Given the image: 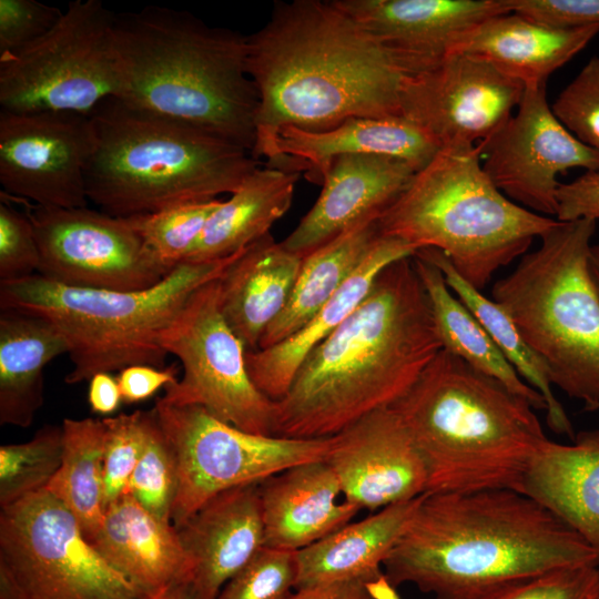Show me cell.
<instances>
[{
	"label": "cell",
	"mask_w": 599,
	"mask_h": 599,
	"mask_svg": "<svg viewBox=\"0 0 599 599\" xmlns=\"http://www.w3.org/2000/svg\"><path fill=\"white\" fill-rule=\"evenodd\" d=\"M599 555L550 510L515 489L426 493L383 562L393 586L468 599Z\"/></svg>",
	"instance_id": "cell-3"
},
{
	"label": "cell",
	"mask_w": 599,
	"mask_h": 599,
	"mask_svg": "<svg viewBox=\"0 0 599 599\" xmlns=\"http://www.w3.org/2000/svg\"><path fill=\"white\" fill-rule=\"evenodd\" d=\"M105 425L103 454L104 508L126 494L130 478L142 456L146 441L145 410L103 418Z\"/></svg>",
	"instance_id": "cell-39"
},
{
	"label": "cell",
	"mask_w": 599,
	"mask_h": 599,
	"mask_svg": "<svg viewBox=\"0 0 599 599\" xmlns=\"http://www.w3.org/2000/svg\"><path fill=\"white\" fill-rule=\"evenodd\" d=\"M179 374L177 365L164 368L151 365H131L120 370L116 376L123 402L141 403L151 398L158 390L175 383Z\"/></svg>",
	"instance_id": "cell-47"
},
{
	"label": "cell",
	"mask_w": 599,
	"mask_h": 599,
	"mask_svg": "<svg viewBox=\"0 0 599 599\" xmlns=\"http://www.w3.org/2000/svg\"><path fill=\"white\" fill-rule=\"evenodd\" d=\"M47 489L1 507L0 599H141Z\"/></svg>",
	"instance_id": "cell-11"
},
{
	"label": "cell",
	"mask_w": 599,
	"mask_h": 599,
	"mask_svg": "<svg viewBox=\"0 0 599 599\" xmlns=\"http://www.w3.org/2000/svg\"><path fill=\"white\" fill-rule=\"evenodd\" d=\"M414 255L440 270L450 291L478 319L518 375L542 396L547 406L546 422L549 428L572 440L576 433L552 392V384L544 363L525 342L506 309L467 283L440 251L427 247L417 250Z\"/></svg>",
	"instance_id": "cell-34"
},
{
	"label": "cell",
	"mask_w": 599,
	"mask_h": 599,
	"mask_svg": "<svg viewBox=\"0 0 599 599\" xmlns=\"http://www.w3.org/2000/svg\"><path fill=\"white\" fill-rule=\"evenodd\" d=\"M443 349L413 256L385 267L358 307L303 361L274 402L272 435L332 437L390 407Z\"/></svg>",
	"instance_id": "cell-2"
},
{
	"label": "cell",
	"mask_w": 599,
	"mask_h": 599,
	"mask_svg": "<svg viewBox=\"0 0 599 599\" xmlns=\"http://www.w3.org/2000/svg\"><path fill=\"white\" fill-rule=\"evenodd\" d=\"M416 169L382 154L333 160L311 210L281 243L302 258L359 222L379 217L407 187Z\"/></svg>",
	"instance_id": "cell-20"
},
{
	"label": "cell",
	"mask_w": 599,
	"mask_h": 599,
	"mask_svg": "<svg viewBox=\"0 0 599 599\" xmlns=\"http://www.w3.org/2000/svg\"><path fill=\"white\" fill-rule=\"evenodd\" d=\"M114 19L99 0H75L44 35L0 55L1 111L90 115L105 100L120 98Z\"/></svg>",
	"instance_id": "cell-10"
},
{
	"label": "cell",
	"mask_w": 599,
	"mask_h": 599,
	"mask_svg": "<svg viewBox=\"0 0 599 599\" xmlns=\"http://www.w3.org/2000/svg\"><path fill=\"white\" fill-rule=\"evenodd\" d=\"M377 220L359 222L303 257L288 303L264 332L258 349L296 333L336 294L379 237Z\"/></svg>",
	"instance_id": "cell-32"
},
{
	"label": "cell",
	"mask_w": 599,
	"mask_h": 599,
	"mask_svg": "<svg viewBox=\"0 0 599 599\" xmlns=\"http://www.w3.org/2000/svg\"><path fill=\"white\" fill-rule=\"evenodd\" d=\"M551 110L577 139L599 150V57H592L567 84Z\"/></svg>",
	"instance_id": "cell-42"
},
{
	"label": "cell",
	"mask_w": 599,
	"mask_h": 599,
	"mask_svg": "<svg viewBox=\"0 0 599 599\" xmlns=\"http://www.w3.org/2000/svg\"><path fill=\"white\" fill-rule=\"evenodd\" d=\"M0 311V424L28 428L43 405L44 367L69 347L50 321Z\"/></svg>",
	"instance_id": "cell-30"
},
{
	"label": "cell",
	"mask_w": 599,
	"mask_h": 599,
	"mask_svg": "<svg viewBox=\"0 0 599 599\" xmlns=\"http://www.w3.org/2000/svg\"><path fill=\"white\" fill-rule=\"evenodd\" d=\"M39 266L40 251L31 220L1 195L0 283L33 276Z\"/></svg>",
	"instance_id": "cell-43"
},
{
	"label": "cell",
	"mask_w": 599,
	"mask_h": 599,
	"mask_svg": "<svg viewBox=\"0 0 599 599\" xmlns=\"http://www.w3.org/2000/svg\"><path fill=\"white\" fill-rule=\"evenodd\" d=\"M598 33L599 26L554 29L509 12L489 18L468 31L449 54L485 61L525 88L539 87L546 85L551 73Z\"/></svg>",
	"instance_id": "cell-26"
},
{
	"label": "cell",
	"mask_w": 599,
	"mask_h": 599,
	"mask_svg": "<svg viewBox=\"0 0 599 599\" xmlns=\"http://www.w3.org/2000/svg\"><path fill=\"white\" fill-rule=\"evenodd\" d=\"M494 185L525 209L556 217L557 176L573 167L599 171V150L577 139L554 114L546 85L526 87L516 112L478 143Z\"/></svg>",
	"instance_id": "cell-15"
},
{
	"label": "cell",
	"mask_w": 599,
	"mask_h": 599,
	"mask_svg": "<svg viewBox=\"0 0 599 599\" xmlns=\"http://www.w3.org/2000/svg\"><path fill=\"white\" fill-rule=\"evenodd\" d=\"M556 220H599V171H586L569 183H560L557 191Z\"/></svg>",
	"instance_id": "cell-46"
},
{
	"label": "cell",
	"mask_w": 599,
	"mask_h": 599,
	"mask_svg": "<svg viewBox=\"0 0 599 599\" xmlns=\"http://www.w3.org/2000/svg\"><path fill=\"white\" fill-rule=\"evenodd\" d=\"M599 599V598H598Z\"/></svg>",
	"instance_id": "cell-52"
},
{
	"label": "cell",
	"mask_w": 599,
	"mask_h": 599,
	"mask_svg": "<svg viewBox=\"0 0 599 599\" xmlns=\"http://www.w3.org/2000/svg\"><path fill=\"white\" fill-rule=\"evenodd\" d=\"M377 582L361 579L322 582L296 589L286 599H379L375 589Z\"/></svg>",
	"instance_id": "cell-48"
},
{
	"label": "cell",
	"mask_w": 599,
	"mask_h": 599,
	"mask_svg": "<svg viewBox=\"0 0 599 599\" xmlns=\"http://www.w3.org/2000/svg\"><path fill=\"white\" fill-rule=\"evenodd\" d=\"M413 74L445 59L468 31L509 13L508 0H333Z\"/></svg>",
	"instance_id": "cell-19"
},
{
	"label": "cell",
	"mask_w": 599,
	"mask_h": 599,
	"mask_svg": "<svg viewBox=\"0 0 599 599\" xmlns=\"http://www.w3.org/2000/svg\"><path fill=\"white\" fill-rule=\"evenodd\" d=\"M90 542L145 595L189 585V561L176 528L156 519L128 493L106 507Z\"/></svg>",
	"instance_id": "cell-25"
},
{
	"label": "cell",
	"mask_w": 599,
	"mask_h": 599,
	"mask_svg": "<svg viewBox=\"0 0 599 599\" xmlns=\"http://www.w3.org/2000/svg\"><path fill=\"white\" fill-rule=\"evenodd\" d=\"M525 85L489 63L449 54L437 64L405 74L399 114L440 149L493 136L517 109Z\"/></svg>",
	"instance_id": "cell-16"
},
{
	"label": "cell",
	"mask_w": 599,
	"mask_h": 599,
	"mask_svg": "<svg viewBox=\"0 0 599 599\" xmlns=\"http://www.w3.org/2000/svg\"><path fill=\"white\" fill-rule=\"evenodd\" d=\"M296 551L262 547L216 599H286L296 586Z\"/></svg>",
	"instance_id": "cell-40"
},
{
	"label": "cell",
	"mask_w": 599,
	"mask_h": 599,
	"mask_svg": "<svg viewBox=\"0 0 599 599\" xmlns=\"http://www.w3.org/2000/svg\"><path fill=\"white\" fill-rule=\"evenodd\" d=\"M390 408L424 460L430 494L518 490L548 440L528 400L445 348Z\"/></svg>",
	"instance_id": "cell-5"
},
{
	"label": "cell",
	"mask_w": 599,
	"mask_h": 599,
	"mask_svg": "<svg viewBox=\"0 0 599 599\" xmlns=\"http://www.w3.org/2000/svg\"><path fill=\"white\" fill-rule=\"evenodd\" d=\"M123 402L116 377L101 372L89 380L88 403L94 414L111 417Z\"/></svg>",
	"instance_id": "cell-49"
},
{
	"label": "cell",
	"mask_w": 599,
	"mask_h": 599,
	"mask_svg": "<svg viewBox=\"0 0 599 599\" xmlns=\"http://www.w3.org/2000/svg\"><path fill=\"white\" fill-rule=\"evenodd\" d=\"M415 252L398 238L379 235L352 276L301 329L273 346L246 352L247 369L258 390L273 402L280 400L305 357L358 307L378 274Z\"/></svg>",
	"instance_id": "cell-24"
},
{
	"label": "cell",
	"mask_w": 599,
	"mask_h": 599,
	"mask_svg": "<svg viewBox=\"0 0 599 599\" xmlns=\"http://www.w3.org/2000/svg\"><path fill=\"white\" fill-rule=\"evenodd\" d=\"M40 251L38 274L68 286L143 291L173 268L149 250L131 217L23 200Z\"/></svg>",
	"instance_id": "cell-14"
},
{
	"label": "cell",
	"mask_w": 599,
	"mask_h": 599,
	"mask_svg": "<svg viewBox=\"0 0 599 599\" xmlns=\"http://www.w3.org/2000/svg\"><path fill=\"white\" fill-rule=\"evenodd\" d=\"M275 167L306 172L309 181L322 184L334 159L346 154H382L402 159L418 172L440 146L407 119L352 118L319 132L283 126L275 143ZM268 165V164H267Z\"/></svg>",
	"instance_id": "cell-22"
},
{
	"label": "cell",
	"mask_w": 599,
	"mask_h": 599,
	"mask_svg": "<svg viewBox=\"0 0 599 599\" xmlns=\"http://www.w3.org/2000/svg\"><path fill=\"white\" fill-rule=\"evenodd\" d=\"M141 599H194L189 585L175 583L159 592L144 595Z\"/></svg>",
	"instance_id": "cell-50"
},
{
	"label": "cell",
	"mask_w": 599,
	"mask_h": 599,
	"mask_svg": "<svg viewBox=\"0 0 599 599\" xmlns=\"http://www.w3.org/2000/svg\"><path fill=\"white\" fill-rule=\"evenodd\" d=\"M62 13L35 0H0V55L14 53L44 35Z\"/></svg>",
	"instance_id": "cell-44"
},
{
	"label": "cell",
	"mask_w": 599,
	"mask_h": 599,
	"mask_svg": "<svg viewBox=\"0 0 599 599\" xmlns=\"http://www.w3.org/2000/svg\"><path fill=\"white\" fill-rule=\"evenodd\" d=\"M94 146L89 115L0 111L1 192L40 206L87 207Z\"/></svg>",
	"instance_id": "cell-17"
},
{
	"label": "cell",
	"mask_w": 599,
	"mask_h": 599,
	"mask_svg": "<svg viewBox=\"0 0 599 599\" xmlns=\"http://www.w3.org/2000/svg\"><path fill=\"white\" fill-rule=\"evenodd\" d=\"M113 35L116 99L252 152L258 95L246 71L247 37L159 6L115 13Z\"/></svg>",
	"instance_id": "cell-4"
},
{
	"label": "cell",
	"mask_w": 599,
	"mask_h": 599,
	"mask_svg": "<svg viewBox=\"0 0 599 599\" xmlns=\"http://www.w3.org/2000/svg\"><path fill=\"white\" fill-rule=\"evenodd\" d=\"M589 268L592 282L599 295V244L591 246L589 254Z\"/></svg>",
	"instance_id": "cell-51"
},
{
	"label": "cell",
	"mask_w": 599,
	"mask_h": 599,
	"mask_svg": "<svg viewBox=\"0 0 599 599\" xmlns=\"http://www.w3.org/2000/svg\"><path fill=\"white\" fill-rule=\"evenodd\" d=\"M413 260L427 293L443 348L499 380L528 400L534 409L546 410L542 396L518 375L478 319L453 294L440 270L416 255Z\"/></svg>",
	"instance_id": "cell-33"
},
{
	"label": "cell",
	"mask_w": 599,
	"mask_h": 599,
	"mask_svg": "<svg viewBox=\"0 0 599 599\" xmlns=\"http://www.w3.org/2000/svg\"><path fill=\"white\" fill-rule=\"evenodd\" d=\"M63 454L62 425H44L28 441L0 446V507L45 489Z\"/></svg>",
	"instance_id": "cell-36"
},
{
	"label": "cell",
	"mask_w": 599,
	"mask_h": 599,
	"mask_svg": "<svg viewBox=\"0 0 599 599\" xmlns=\"http://www.w3.org/2000/svg\"><path fill=\"white\" fill-rule=\"evenodd\" d=\"M303 258L272 234L248 245L220 277L222 314L246 348L258 349L288 303Z\"/></svg>",
	"instance_id": "cell-28"
},
{
	"label": "cell",
	"mask_w": 599,
	"mask_h": 599,
	"mask_svg": "<svg viewBox=\"0 0 599 599\" xmlns=\"http://www.w3.org/2000/svg\"><path fill=\"white\" fill-rule=\"evenodd\" d=\"M424 495L384 507L359 521L348 522L315 544L297 550L295 590L337 580L377 582L385 578L383 562Z\"/></svg>",
	"instance_id": "cell-29"
},
{
	"label": "cell",
	"mask_w": 599,
	"mask_h": 599,
	"mask_svg": "<svg viewBox=\"0 0 599 599\" xmlns=\"http://www.w3.org/2000/svg\"><path fill=\"white\" fill-rule=\"evenodd\" d=\"M264 547L297 551L335 532L361 510L344 500L325 460L304 463L258 484Z\"/></svg>",
	"instance_id": "cell-23"
},
{
	"label": "cell",
	"mask_w": 599,
	"mask_h": 599,
	"mask_svg": "<svg viewBox=\"0 0 599 599\" xmlns=\"http://www.w3.org/2000/svg\"><path fill=\"white\" fill-rule=\"evenodd\" d=\"M89 116L95 146L85 169L87 194L112 216L232 194L261 165L236 144L116 98Z\"/></svg>",
	"instance_id": "cell-6"
},
{
	"label": "cell",
	"mask_w": 599,
	"mask_h": 599,
	"mask_svg": "<svg viewBox=\"0 0 599 599\" xmlns=\"http://www.w3.org/2000/svg\"><path fill=\"white\" fill-rule=\"evenodd\" d=\"M244 250L224 258L183 262L143 291L74 287L35 274L0 283V309L43 317L60 331L72 364L67 384L131 365L164 368L169 354L160 344L162 332L190 297L221 277Z\"/></svg>",
	"instance_id": "cell-8"
},
{
	"label": "cell",
	"mask_w": 599,
	"mask_h": 599,
	"mask_svg": "<svg viewBox=\"0 0 599 599\" xmlns=\"http://www.w3.org/2000/svg\"><path fill=\"white\" fill-rule=\"evenodd\" d=\"M62 428V460L45 489L72 512L90 541L99 531L105 512V425L103 419L64 418Z\"/></svg>",
	"instance_id": "cell-35"
},
{
	"label": "cell",
	"mask_w": 599,
	"mask_h": 599,
	"mask_svg": "<svg viewBox=\"0 0 599 599\" xmlns=\"http://www.w3.org/2000/svg\"><path fill=\"white\" fill-rule=\"evenodd\" d=\"M511 12L554 29L599 26V0H508Z\"/></svg>",
	"instance_id": "cell-45"
},
{
	"label": "cell",
	"mask_w": 599,
	"mask_h": 599,
	"mask_svg": "<svg viewBox=\"0 0 599 599\" xmlns=\"http://www.w3.org/2000/svg\"><path fill=\"white\" fill-rule=\"evenodd\" d=\"M153 409L176 460L174 527L220 493L260 484L300 464L324 460L332 444V437L251 434L195 405H173L158 398Z\"/></svg>",
	"instance_id": "cell-12"
},
{
	"label": "cell",
	"mask_w": 599,
	"mask_h": 599,
	"mask_svg": "<svg viewBox=\"0 0 599 599\" xmlns=\"http://www.w3.org/2000/svg\"><path fill=\"white\" fill-rule=\"evenodd\" d=\"M221 203L219 199L189 202L130 217L149 250L165 266L174 268L189 258L207 220Z\"/></svg>",
	"instance_id": "cell-38"
},
{
	"label": "cell",
	"mask_w": 599,
	"mask_h": 599,
	"mask_svg": "<svg viewBox=\"0 0 599 599\" xmlns=\"http://www.w3.org/2000/svg\"><path fill=\"white\" fill-rule=\"evenodd\" d=\"M246 71L258 95L251 154L268 165L283 126L319 132L352 118L400 115L403 69L333 0L275 1L247 35Z\"/></svg>",
	"instance_id": "cell-1"
},
{
	"label": "cell",
	"mask_w": 599,
	"mask_h": 599,
	"mask_svg": "<svg viewBox=\"0 0 599 599\" xmlns=\"http://www.w3.org/2000/svg\"><path fill=\"white\" fill-rule=\"evenodd\" d=\"M160 344L183 375L160 399L195 405L241 430L272 435L274 402L253 383L246 348L220 307V277L201 286L162 332Z\"/></svg>",
	"instance_id": "cell-13"
},
{
	"label": "cell",
	"mask_w": 599,
	"mask_h": 599,
	"mask_svg": "<svg viewBox=\"0 0 599 599\" xmlns=\"http://www.w3.org/2000/svg\"><path fill=\"white\" fill-rule=\"evenodd\" d=\"M597 221L557 223L491 290L552 386L599 409V295L589 268Z\"/></svg>",
	"instance_id": "cell-9"
},
{
	"label": "cell",
	"mask_w": 599,
	"mask_h": 599,
	"mask_svg": "<svg viewBox=\"0 0 599 599\" xmlns=\"http://www.w3.org/2000/svg\"><path fill=\"white\" fill-rule=\"evenodd\" d=\"M518 491L550 510L599 555V428L576 434L567 445L548 439Z\"/></svg>",
	"instance_id": "cell-27"
},
{
	"label": "cell",
	"mask_w": 599,
	"mask_h": 599,
	"mask_svg": "<svg viewBox=\"0 0 599 599\" xmlns=\"http://www.w3.org/2000/svg\"><path fill=\"white\" fill-rule=\"evenodd\" d=\"M324 460L345 500L359 509L379 510L427 493L424 460L390 407L374 410L332 436Z\"/></svg>",
	"instance_id": "cell-18"
},
{
	"label": "cell",
	"mask_w": 599,
	"mask_h": 599,
	"mask_svg": "<svg viewBox=\"0 0 599 599\" xmlns=\"http://www.w3.org/2000/svg\"><path fill=\"white\" fill-rule=\"evenodd\" d=\"M145 447L126 493L156 519L172 525L179 485L176 460L153 408L145 410Z\"/></svg>",
	"instance_id": "cell-37"
},
{
	"label": "cell",
	"mask_w": 599,
	"mask_h": 599,
	"mask_svg": "<svg viewBox=\"0 0 599 599\" xmlns=\"http://www.w3.org/2000/svg\"><path fill=\"white\" fill-rule=\"evenodd\" d=\"M300 175L267 164L256 167L210 216L185 262L224 258L270 234L290 210Z\"/></svg>",
	"instance_id": "cell-31"
},
{
	"label": "cell",
	"mask_w": 599,
	"mask_h": 599,
	"mask_svg": "<svg viewBox=\"0 0 599 599\" xmlns=\"http://www.w3.org/2000/svg\"><path fill=\"white\" fill-rule=\"evenodd\" d=\"M475 144L441 148L377 220L379 234L415 251L436 248L483 291L557 223L502 194L485 173Z\"/></svg>",
	"instance_id": "cell-7"
},
{
	"label": "cell",
	"mask_w": 599,
	"mask_h": 599,
	"mask_svg": "<svg viewBox=\"0 0 599 599\" xmlns=\"http://www.w3.org/2000/svg\"><path fill=\"white\" fill-rule=\"evenodd\" d=\"M175 528L189 561L194 599H216L264 547L258 484L217 494Z\"/></svg>",
	"instance_id": "cell-21"
},
{
	"label": "cell",
	"mask_w": 599,
	"mask_h": 599,
	"mask_svg": "<svg viewBox=\"0 0 599 599\" xmlns=\"http://www.w3.org/2000/svg\"><path fill=\"white\" fill-rule=\"evenodd\" d=\"M599 566L557 568L500 585L468 599H598Z\"/></svg>",
	"instance_id": "cell-41"
}]
</instances>
